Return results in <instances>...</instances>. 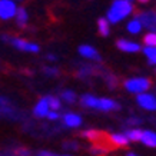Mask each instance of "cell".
Instances as JSON below:
<instances>
[{
    "label": "cell",
    "mask_w": 156,
    "mask_h": 156,
    "mask_svg": "<svg viewBox=\"0 0 156 156\" xmlns=\"http://www.w3.org/2000/svg\"><path fill=\"white\" fill-rule=\"evenodd\" d=\"M133 10H135V5L130 0H115L108 9V13L105 17L110 24H118L128 16H130Z\"/></svg>",
    "instance_id": "6da1fadb"
},
{
    "label": "cell",
    "mask_w": 156,
    "mask_h": 156,
    "mask_svg": "<svg viewBox=\"0 0 156 156\" xmlns=\"http://www.w3.org/2000/svg\"><path fill=\"white\" fill-rule=\"evenodd\" d=\"M125 89L128 90L129 93H135V95H142L146 93V90L151 87V80L147 77H130L128 80H125L123 83Z\"/></svg>",
    "instance_id": "7a4b0ae2"
},
{
    "label": "cell",
    "mask_w": 156,
    "mask_h": 156,
    "mask_svg": "<svg viewBox=\"0 0 156 156\" xmlns=\"http://www.w3.org/2000/svg\"><path fill=\"white\" fill-rule=\"evenodd\" d=\"M19 6L13 0H0V20H12L17 13Z\"/></svg>",
    "instance_id": "3957f363"
},
{
    "label": "cell",
    "mask_w": 156,
    "mask_h": 156,
    "mask_svg": "<svg viewBox=\"0 0 156 156\" xmlns=\"http://www.w3.org/2000/svg\"><path fill=\"white\" fill-rule=\"evenodd\" d=\"M10 44L16 48L17 50L20 52H27V53H39L40 50V46L37 43H33V42H29L26 39H22V37H10Z\"/></svg>",
    "instance_id": "277c9868"
},
{
    "label": "cell",
    "mask_w": 156,
    "mask_h": 156,
    "mask_svg": "<svg viewBox=\"0 0 156 156\" xmlns=\"http://www.w3.org/2000/svg\"><path fill=\"white\" fill-rule=\"evenodd\" d=\"M136 103L145 110H151L155 112L156 110V96L152 93H142V95L136 96Z\"/></svg>",
    "instance_id": "5b68a950"
},
{
    "label": "cell",
    "mask_w": 156,
    "mask_h": 156,
    "mask_svg": "<svg viewBox=\"0 0 156 156\" xmlns=\"http://www.w3.org/2000/svg\"><path fill=\"white\" fill-rule=\"evenodd\" d=\"M77 52H79V55H80L82 57H85L87 60H93V62L102 60V56H100V53L98 52V49L93 48V46H90V44H80L79 49H77Z\"/></svg>",
    "instance_id": "8992f818"
},
{
    "label": "cell",
    "mask_w": 156,
    "mask_h": 156,
    "mask_svg": "<svg viewBox=\"0 0 156 156\" xmlns=\"http://www.w3.org/2000/svg\"><path fill=\"white\" fill-rule=\"evenodd\" d=\"M137 19L140 20L142 26H145V27H147L151 32L156 33V12H153V10L142 12V13L139 14Z\"/></svg>",
    "instance_id": "52a82bcc"
},
{
    "label": "cell",
    "mask_w": 156,
    "mask_h": 156,
    "mask_svg": "<svg viewBox=\"0 0 156 156\" xmlns=\"http://www.w3.org/2000/svg\"><path fill=\"white\" fill-rule=\"evenodd\" d=\"M118 109H120V105L116 100L110 99V98H98L96 110H100V112H112V110H118Z\"/></svg>",
    "instance_id": "ba28073f"
},
{
    "label": "cell",
    "mask_w": 156,
    "mask_h": 156,
    "mask_svg": "<svg viewBox=\"0 0 156 156\" xmlns=\"http://www.w3.org/2000/svg\"><path fill=\"white\" fill-rule=\"evenodd\" d=\"M116 48L120 50V52L125 53H136L139 50H142L140 44L136 42H132V40H128V39H119L116 42Z\"/></svg>",
    "instance_id": "9c48e42d"
},
{
    "label": "cell",
    "mask_w": 156,
    "mask_h": 156,
    "mask_svg": "<svg viewBox=\"0 0 156 156\" xmlns=\"http://www.w3.org/2000/svg\"><path fill=\"white\" fill-rule=\"evenodd\" d=\"M62 120L65 123V126L70 129H75V128H79L82 126V123H83V119H82L80 115L77 113H73V112H67L62 116Z\"/></svg>",
    "instance_id": "30bf717a"
},
{
    "label": "cell",
    "mask_w": 156,
    "mask_h": 156,
    "mask_svg": "<svg viewBox=\"0 0 156 156\" xmlns=\"http://www.w3.org/2000/svg\"><path fill=\"white\" fill-rule=\"evenodd\" d=\"M49 112H50V108H49L48 99H46V96H44V98H42V99H39L37 103L34 105L33 115L39 119H43V118H48Z\"/></svg>",
    "instance_id": "8fae6325"
},
{
    "label": "cell",
    "mask_w": 156,
    "mask_h": 156,
    "mask_svg": "<svg viewBox=\"0 0 156 156\" xmlns=\"http://www.w3.org/2000/svg\"><path fill=\"white\" fill-rule=\"evenodd\" d=\"M140 142L147 147H156V132H153V130H142Z\"/></svg>",
    "instance_id": "7c38bea8"
},
{
    "label": "cell",
    "mask_w": 156,
    "mask_h": 156,
    "mask_svg": "<svg viewBox=\"0 0 156 156\" xmlns=\"http://www.w3.org/2000/svg\"><path fill=\"white\" fill-rule=\"evenodd\" d=\"M142 23H140V20L137 19V17H133V19H130L128 22V24H126V30H128L130 34H139L140 32H142Z\"/></svg>",
    "instance_id": "4fadbf2b"
},
{
    "label": "cell",
    "mask_w": 156,
    "mask_h": 156,
    "mask_svg": "<svg viewBox=\"0 0 156 156\" xmlns=\"http://www.w3.org/2000/svg\"><path fill=\"white\" fill-rule=\"evenodd\" d=\"M14 20H16V24H17V26L24 27L29 22L27 10L24 9V7H19V9H17V13H16V16H14Z\"/></svg>",
    "instance_id": "5bb4252c"
},
{
    "label": "cell",
    "mask_w": 156,
    "mask_h": 156,
    "mask_svg": "<svg viewBox=\"0 0 156 156\" xmlns=\"http://www.w3.org/2000/svg\"><path fill=\"white\" fill-rule=\"evenodd\" d=\"M98 32L103 37H108L110 34V23L106 20V17H99L98 19Z\"/></svg>",
    "instance_id": "9a60e30c"
},
{
    "label": "cell",
    "mask_w": 156,
    "mask_h": 156,
    "mask_svg": "<svg viewBox=\"0 0 156 156\" xmlns=\"http://www.w3.org/2000/svg\"><path fill=\"white\" fill-rule=\"evenodd\" d=\"M110 142L113 143L115 146H119V147L128 146L130 143L128 140V137L125 136V133H113V135H110Z\"/></svg>",
    "instance_id": "2e32d148"
},
{
    "label": "cell",
    "mask_w": 156,
    "mask_h": 156,
    "mask_svg": "<svg viewBox=\"0 0 156 156\" xmlns=\"http://www.w3.org/2000/svg\"><path fill=\"white\" fill-rule=\"evenodd\" d=\"M96 102H98V98L90 93H86L80 98V105L87 109H96Z\"/></svg>",
    "instance_id": "e0dca14e"
},
{
    "label": "cell",
    "mask_w": 156,
    "mask_h": 156,
    "mask_svg": "<svg viewBox=\"0 0 156 156\" xmlns=\"http://www.w3.org/2000/svg\"><path fill=\"white\" fill-rule=\"evenodd\" d=\"M125 136L128 137L129 142H140V136H142V129H129L128 132L125 133Z\"/></svg>",
    "instance_id": "ac0fdd59"
},
{
    "label": "cell",
    "mask_w": 156,
    "mask_h": 156,
    "mask_svg": "<svg viewBox=\"0 0 156 156\" xmlns=\"http://www.w3.org/2000/svg\"><path fill=\"white\" fill-rule=\"evenodd\" d=\"M60 99H62V100H65L66 103H75L76 99H77V95H76L73 90L66 89V90H63V92H62Z\"/></svg>",
    "instance_id": "d6986e66"
},
{
    "label": "cell",
    "mask_w": 156,
    "mask_h": 156,
    "mask_svg": "<svg viewBox=\"0 0 156 156\" xmlns=\"http://www.w3.org/2000/svg\"><path fill=\"white\" fill-rule=\"evenodd\" d=\"M46 99H48V103H49V108L50 110H55V112H59L62 108V100L56 96H46Z\"/></svg>",
    "instance_id": "ffe728a7"
},
{
    "label": "cell",
    "mask_w": 156,
    "mask_h": 156,
    "mask_svg": "<svg viewBox=\"0 0 156 156\" xmlns=\"http://www.w3.org/2000/svg\"><path fill=\"white\" fill-rule=\"evenodd\" d=\"M142 52L147 57L151 65H156V48H143Z\"/></svg>",
    "instance_id": "44dd1931"
},
{
    "label": "cell",
    "mask_w": 156,
    "mask_h": 156,
    "mask_svg": "<svg viewBox=\"0 0 156 156\" xmlns=\"http://www.w3.org/2000/svg\"><path fill=\"white\" fill-rule=\"evenodd\" d=\"M143 42L146 44V48H156V33L149 32L143 36Z\"/></svg>",
    "instance_id": "7402d4cb"
},
{
    "label": "cell",
    "mask_w": 156,
    "mask_h": 156,
    "mask_svg": "<svg viewBox=\"0 0 156 156\" xmlns=\"http://www.w3.org/2000/svg\"><path fill=\"white\" fill-rule=\"evenodd\" d=\"M82 135H83V137L89 139V140H95L99 133L96 132V130H93V129H87V130H85V132L82 133Z\"/></svg>",
    "instance_id": "603a6c76"
},
{
    "label": "cell",
    "mask_w": 156,
    "mask_h": 156,
    "mask_svg": "<svg viewBox=\"0 0 156 156\" xmlns=\"http://www.w3.org/2000/svg\"><path fill=\"white\" fill-rule=\"evenodd\" d=\"M105 152H106V151H105L103 147H98V146H92V147H90V153H92V155H96V156L106 155Z\"/></svg>",
    "instance_id": "cb8c5ba5"
},
{
    "label": "cell",
    "mask_w": 156,
    "mask_h": 156,
    "mask_svg": "<svg viewBox=\"0 0 156 156\" xmlns=\"http://www.w3.org/2000/svg\"><path fill=\"white\" fill-rule=\"evenodd\" d=\"M48 119L49 120H52V122H55V120H59V119H62L60 113L59 112H55V110H50L48 113Z\"/></svg>",
    "instance_id": "d4e9b609"
},
{
    "label": "cell",
    "mask_w": 156,
    "mask_h": 156,
    "mask_svg": "<svg viewBox=\"0 0 156 156\" xmlns=\"http://www.w3.org/2000/svg\"><path fill=\"white\" fill-rule=\"evenodd\" d=\"M43 72H44V75H49V76H57L59 75V70L55 69V67H43Z\"/></svg>",
    "instance_id": "484cf974"
},
{
    "label": "cell",
    "mask_w": 156,
    "mask_h": 156,
    "mask_svg": "<svg viewBox=\"0 0 156 156\" xmlns=\"http://www.w3.org/2000/svg\"><path fill=\"white\" fill-rule=\"evenodd\" d=\"M37 156H59V153H55V152L50 151H40L37 153Z\"/></svg>",
    "instance_id": "4316f807"
},
{
    "label": "cell",
    "mask_w": 156,
    "mask_h": 156,
    "mask_svg": "<svg viewBox=\"0 0 156 156\" xmlns=\"http://www.w3.org/2000/svg\"><path fill=\"white\" fill-rule=\"evenodd\" d=\"M46 60H49V62H56L57 60V56H56V55H53V53H48V55H46Z\"/></svg>",
    "instance_id": "83f0119b"
},
{
    "label": "cell",
    "mask_w": 156,
    "mask_h": 156,
    "mask_svg": "<svg viewBox=\"0 0 156 156\" xmlns=\"http://www.w3.org/2000/svg\"><path fill=\"white\" fill-rule=\"evenodd\" d=\"M63 147H66V149H77V145H75V143H65Z\"/></svg>",
    "instance_id": "f1b7e54d"
},
{
    "label": "cell",
    "mask_w": 156,
    "mask_h": 156,
    "mask_svg": "<svg viewBox=\"0 0 156 156\" xmlns=\"http://www.w3.org/2000/svg\"><path fill=\"white\" fill-rule=\"evenodd\" d=\"M126 156H139V155H136L135 152H128V153H126Z\"/></svg>",
    "instance_id": "f546056e"
},
{
    "label": "cell",
    "mask_w": 156,
    "mask_h": 156,
    "mask_svg": "<svg viewBox=\"0 0 156 156\" xmlns=\"http://www.w3.org/2000/svg\"><path fill=\"white\" fill-rule=\"evenodd\" d=\"M59 156H73V155H69V153H63V155H59Z\"/></svg>",
    "instance_id": "4dcf8cb0"
}]
</instances>
